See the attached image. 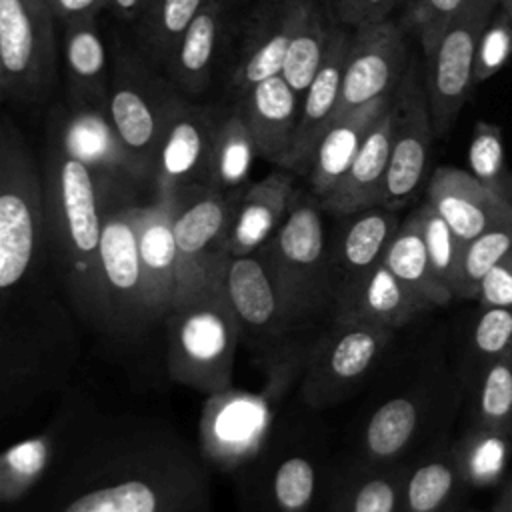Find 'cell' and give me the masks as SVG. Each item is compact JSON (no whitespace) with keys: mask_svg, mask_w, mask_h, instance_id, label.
I'll return each mask as SVG.
<instances>
[{"mask_svg":"<svg viewBox=\"0 0 512 512\" xmlns=\"http://www.w3.org/2000/svg\"><path fill=\"white\" fill-rule=\"evenodd\" d=\"M50 262L46 238L44 180L38 164L10 118L0 130V294L2 308L14 304L22 292L40 282L38 276ZM36 310L54 308L58 302L40 304Z\"/></svg>","mask_w":512,"mask_h":512,"instance_id":"cell-3","label":"cell"},{"mask_svg":"<svg viewBox=\"0 0 512 512\" xmlns=\"http://www.w3.org/2000/svg\"><path fill=\"white\" fill-rule=\"evenodd\" d=\"M394 96L396 94L382 96L352 110L324 132L306 170L310 194L322 200L340 184L366 136L378 118L392 106Z\"/></svg>","mask_w":512,"mask_h":512,"instance_id":"cell-28","label":"cell"},{"mask_svg":"<svg viewBox=\"0 0 512 512\" xmlns=\"http://www.w3.org/2000/svg\"><path fill=\"white\" fill-rule=\"evenodd\" d=\"M406 70V42L394 22L358 26L348 46L336 122L376 98L396 94Z\"/></svg>","mask_w":512,"mask_h":512,"instance_id":"cell-16","label":"cell"},{"mask_svg":"<svg viewBox=\"0 0 512 512\" xmlns=\"http://www.w3.org/2000/svg\"><path fill=\"white\" fill-rule=\"evenodd\" d=\"M500 8H504V10L512 16V0H504V2L500 4Z\"/></svg>","mask_w":512,"mask_h":512,"instance_id":"cell-53","label":"cell"},{"mask_svg":"<svg viewBox=\"0 0 512 512\" xmlns=\"http://www.w3.org/2000/svg\"><path fill=\"white\" fill-rule=\"evenodd\" d=\"M472 420L512 434V354L472 372Z\"/></svg>","mask_w":512,"mask_h":512,"instance_id":"cell-39","label":"cell"},{"mask_svg":"<svg viewBox=\"0 0 512 512\" xmlns=\"http://www.w3.org/2000/svg\"><path fill=\"white\" fill-rule=\"evenodd\" d=\"M392 130H394V102L378 118L370 134L366 136L362 148L358 150L352 166L340 180V184L320 200V206L326 214L342 218L380 206L386 170L390 162L392 148Z\"/></svg>","mask_w":512,"mask_h":512,"instance_id":"cell-26","label":"cell"},{"mask_svg":"<svg viewBox=\"0 0 512 512\" xmlns=\"http://www.w3.org/2000/svg\"><path fill=\"white\" fill-rule=\"evenodd\" d=\"M496 512H512V476H508L506 480H502L500 490H498V498L494 504Z\"/></svg>","mask_w":512,"mask_h":512,"instance_id":"cell-51","label":"cell"},{"mask_svg":"<svg viewBox=\"0 0 512 512\" xmlns=\"http://www.w3.org/2000/svg\"><path fill=\"white\" fill-rule=\"evenodd\" d=\"M26 512H214L210 464L164 420L80 410Z\"/></svg>","mask_w":512,"mask_h":512,"instance_id":"cell-1","label":"cell"},{"mask_svg":"<svg viewBox=\"0 0 512 512\" xmlns=\"http://www.w3.org/2000/svg\"><path fill=\"white\" fill-rule=\"evenodd\" d=\"M466 2L468 0H416L412 4V22L418 28L426 56L436 48Z\"/></svg>","mask_w":512,"mask_h":512,"instance_id":"cell-46","label":"cell"},{"mask_svg":"<svg viewBox=\"0 0 512 512\" xmlns=\"http://www.w3.org/2000/svg\"><path fill=\"white\" fill-rule=\"evenodd\" d=\"M166 366L174 382L212 396L232 388V370L242 330L222 278L184 292L162 316Z\"/></svg>","mask_w":512,"mask_h":512,"instance_id":"cell-4","label":"cell"},{"mask_svg":"<svg viewBox=\"0 0 512 512\" xmlns=\"http://www.w3.org/2000/svg\"><path fill=\"white\" fill-rule=\"evenodd\" d=\"M254 154L258 152L244 112L230 114L216 132L208 184L222 192L242 186L248 178Z\"/></svg>","mask_w":512,"mask_h":512,"instance_id":"cell-38","label":"cell"},{"mask_svg":"<svg viewBox=\"0 0 512 512\" xmlns=\"http://www.w3.org/2000/svg\"><path fill=\"white\" fill-rule=\"evenodd\" d=\"M350 38L352 36L344 30L334 28L326 58L318 74L302 94L304 98L300 106L298 126L292 146L282 162V168L292 172H306L320 138L336 122Z\"/></svg>","mask_w":512,"mask_h":512,"instance_id":"cell-21","label":"cell"},{"mask_svg":"<svg viewBox=\"0 0 512 512\" xmlns=\"http://www.w3.org/2000/svg\"><path fill=\"white\" fill-rule=\"evenodd\" d=\"M426 86L410 66L394 96V130L380 206L398 210L422 186L434 136Z\"/></svg>","mask_w":512,"mask_h":512,"instance_id":"cell-15","label":"cell"},{"mask_svg":"<svg viewBox=\"0 0 512 512\" xmlns=\"http://www.w3.org/2000/svg\"><path fill=\"white\" fill-rule=\"evenodd\" d=\"M414 2H416V0H410V4H414Z\"/></svg>","mask_w":512,"mask_h":512,"instance_id":"cell-56","label":"cell"},{"mask_svg":"<svg viewBox=\"0 0 512 512\" xmlns=\"http://www.w3.org/2000/svg\"><path fill=\"white\" fill-rule=\"evenodd\" d=\"M468 162L472 168L470 172L480 182L502 194L508 174L504 166V138L500 126L486 120H478L474 124Z\"/></svg>","mask_w":512,"mask_h":512,"instance_id":"cell-44","label":"cell"},{"mask_svg":"<svg viewBox=\"0 0 512 512\" xmlns=\"http://www.w3.org/2000/svg\"><path fill=\"white\" fill-rule=\"evenodd\" d=\"M56 12L48 0H0V84L14 102L40 98L56 70Z\"/></svg>","mask_w":512,"mask_h":512,"instance_id":"cell-11","label":"cell"},{"mask_svg":"<svg viewBox=\"0 0 512 512\" xmlns=\"http://www.w3.org/2000/svg\"><path fill=\"white\" fill-rule=\"evenodd\" d=\"M478 306H512V252L480 282Z\"/></svg>","mask_w":512,"mask_h":512,"instance_id":"cell-47","label":"cell"},{"mask_svg":"<svg viewBox=\"0 0 512 512\" xmlns=\"http://www.w3.org/2000/svg\"><path fill=\"white\" fill-rule=\"evenodd\" d=\"M314 194L296 192L276 234L256 252L292 314L316 328H328L334 310L328 232Z\"/></svg>","mask_w":512,"mask_h":512,"instance_id":"cell-5","label":"cell"},{"mask_svg":"<svg viewBox=\"0 0 512 512\" xmlns=\"http://www.w3.org/2000/svg\"><path fill=\"white\" fill-rule=\"evenodd\" d=\"M340 226L328 236L334 300L340 290L382 262L384 252L400 226L396 210L374 206L340 218Z\"/></svg>","mask_w":512,"mask_h":512,"instance_id":"cell-22","label":"cell"},{"mask_svg":"<svg viewBox=\"0 0 512 512\" xmlns=\"http://www.w3.org/2000/svg\"><path fill=\"white\" fill-rule=\"evenodd\" d=\"M294 186L290 172L276 170L248 186L234 206L230 226V258L256 254L282 226L292 200Z\"/></svg>","mask_w":512,"mask_h":512,"instance_id":"cell-27","label":"cell"},{"mask_svg":"<svg viewBox=\"0 0 512 512\" xmlns=\"http://www.w3.org/2000/svg\"><path fill=\"white\" fill-rule=\"evenodd\" d=\"M398 0H336V14L342 22L352 26H366L384 22V16Z\"/></svg>","mask_w":512,"mask_h":512,"instance_id":"cell-48","label":"cell"},{"mask_svg":"<svg viewBox=\"0 0 512 512\" xmlns=\"http://www.w3.org/2000/svg\"><path fill=\"white\" fill-rule=\"evenodd\" d=\"M120 18H136V16H146L152 0H104Z\"/></svg>","mask_w":512,"mask_h":512,"instance_id":"cell-50","label":"cell"},{"mask_svg":"<svg viewBox=\"0 0 512 512\" xmlns=\"http://www.w3.org/2000/svg\"><path fill=\"white\" fill-rule=\"evenodd\" d=\"M396 330L366 322H330L308 352L300 400L324 410L346 400L376 368Z\"/></svg>","mask_w":512,"mask_h":512,"instance_id":"cell-9","label":"cell"},{"mask_svg":"<svg viewBox=\"0 0 512 512\" xmlns=\"http://www.w3.org/2000/svg\"><path fill=\"white\" fill-rule=\"evenodd\" d=\"M208 0H152L144 24L146 44L156 58L170 62L182 34Z\"/></svg>","mask_w":512,"mask_h":512,"instance_id":"cell-41","label":"cell"},{"mask_svg":"<svg viewBox=\"0 0 512 512\" xmlns=\"http://www.w3.org/2000/svg\"><path fill=\"white\" fill-rule=\"evenodd\" d=\"M98 264L108 334L136 336L160 320L138 250L132 204L104 212Z\"/></svg>","mask_w":512,"mask_h":512,"instance_id":"cell-10","label":"cell"},{"mask_svg":"<svg viewBox=\"0 0 512 512\" xmlns=\"http://www.w3.org/2000/svg\"><path fill=\"white\" fill-rule=\"evenodd\" d=\"M496 10V0H468L436 48L426 56L424 86L438 136L452 128L472 92L478 42Z\"/></svg>","mask_w":512,"mask_h":512,"instance_id":"cell-13","label":"cell"},{"mask_svg":"<svg viewBox=\"0 0 512 512\" xmlns=\"http://www.w3.org/2000/svg\"><path fill=\"white\" fill-rule=\"evenodd\" d=\"M80 408L62 412L46 430L8 446L0 456V502L12 506L34 492L56 464Z\"/></svg>","mask_w":512,"mask_h":512,"instance_id":"cell-29","label":"cell"},{"mask_svg":"<svg viewBox=\"0 0 512 512\" xmlns=\"http://www.w3.org/2000/svg\"><path fill=\"white\" fill-rule=\"evenodd\" d=\"M468 512H478V510H468ZM490 512H496V510H494V508H492V510H490Z\"/></svg>","mask_w":512,"mask_h":512,"instance_id":"cell-54","label":"cell"},{"mask_svg":"<svg viewBox=\"0 0 512 512\" xmlns=\"http://www.w3.org/2000/svg\"><path fill=\"white\" fill-rule=\"evenodd\" d=\"M172 198V220L188 290L222 278L230 260V226L236 200L210 184H188Z\"/></svg>","mask_w":512,"mask_h":512,"instance_id":"cell-12","label":"cell"},{"mask_svg":"<svg viewBox=\"0 0 512 512\" xmlns=\"http://www.w3.org/2000/svg\"><path fill=\"white\" fill-rule=\"evenodd\" d=\"M216 132L218 126L204 108L174 98L156 154L158 196H170L188 184H208Z\"/></svg>","mask_w":512,"mask_h":512,"instance_id":"cell-17","label":"cell"},{"mask_svg":"<svg viewBox=\"0 0 512 512\" xmlns=\"http://www.w3.org/2000/svg\"><path fill=\"white\" fill-rule=\"evenodd\" d=\"M428 410V396L414 388L384 398L362 424L356 458L370 464L402 462L416 444Z\"/></svg>","mask_w":512,"mask_h":512,"instance_id":"cell-23","label":"cell"},{"mask_svg":"<svg viewBox=\"0 0 512 512\" xmlns=\"http://www.w3.org/2000/svg\"><path fill=\"white\" fill-rule=\"evenodd\" d=\"M42 180L52 270L78 318L108 334L98 256L114 184L54 140L46 152Z\"/></svg>","mask_w":512,"mask_h":512,"instance_id":"cell-2","label":"cell"},{"mask_svg":"<svg viewBox=\"0 0 512 512\" xmlns=\"http://www.w3.org/2000/svg\"><path fill=\"white\" fill-rule=\"evenodd\" d=\"M222 286L256 360L266 368L302 362L326 328L298 320L278 294L274 280L258 254L230 258L222 272ZM330 326V324H328Z\"/></svg>","mask_w":512,"mask_h":512,"instance_id":"cell-7","label":"cell"},{"mask_svg":"<svg viewBox=\"0 0 512 512\" xmlns=\"http://www.w3.org/2000/svg\"><path fill=\"white\" fill-rule=\"evenodd\" d=\"M66 70L80 102L106 106L108 100V58L94 16L66 22L64 36Z\"/></svg>","mask_w":512,"mask_h":512,"instance_id":"cell-34","label":"cell"},{"mask_svg":"<svg viewBox=\"0 0 512 512\" xmlns=\"http://www.w3.org/2000/svg\"><path fill=\"white\" fill-rule=\"evenodd\" d=\"M132 218L150 298L162 320L164 312L188 292L174 236L172 198L156 196L150 204H132Z\"/></svg>","mask_w":512,"mask_h":512,"instance_id":"cell-19","label":"cell"},{"mask_svg":"<svg viewBox=\"0 0 512 512\" xmlns=\"http://www.w3.org/2000/svg\"><path fill=\"white\" fill-rule=\"evenodd\" d=\"M332 32L334 26L328 24L326 14L320 12L312 0H308L282 68V78L298 94H304L318 74L326 58Z\"/></svg>","mask_w":512,"mask_h":512,"instance_id":"cell-37","label":"cell"},{"mask_svg":"<svg viewBox=\"0 0 512 512\" xmlns=\"http://www.w3.org/2000/svg\"><path fill=\"white\" fill-rule=\"evenodd\" d=\"M174 96L130 58L116 64L106 112L138 180L152 178L160 134Z\"/></svg>","mask_w":512,"mask_h":512,"instance_id":"cell-14","label":"cell"},{"mask_svg":"<svg viewBox=\"0 0 512 512\" xmlns=\"http://www.w3.org/2000/svg\"><path fill=\"white\" fill-rule=\"evenodd\" d=\"M468 488L452 446L408 464L400 512H452L460 492Z\"/></svg>","mask_w":512,"mask_h":512,"instance_id":"cell-32","label":"cell"},{"mask_svg":"<svg viewBox=\"0 0 512 512\" xmlns=\"http://www.w3.org/2000/svg\"><path fill=\"white\" fill-rule=\"evenodd\" d=\"M306 2L308 0H272L258 16L232 74V84L238 90L248 92L258 82L282 74Z\"/></svg>","mask_w":512,"mask_h":512,"instance_id":"cell-24","label":"cell"},{"mask_svg":"<svg viewBox=\"0 0 512 512\" xmlns=\"http://www.w3.org/2000/svg\"><path fill=\"white\" fill-rule=\"evenodd\" d=\"M298 92L280 76L266 78L246 92L244 116L258 156L282 166L298 126Z\"/></svg>","mask_w":512,"mask_h":512,"instance_id":"cell-30","label":"cell"},{"mask_svg":"<svg viewBox=\"0 0 512 512\" xmlns=\"http://www.w3.org/2000/svg\"><path fill=\"white\" fill-rule=\"evenodd\" d=\"M220 24L222 4L218 0H208L198 16L192 20L188 30L182 34L170 58V66L178 84L186 92H200L208 86Z\"/></svg>","mask_w":512,"mask_h":512,"instance_id":"cell-35","label":"cell"},{"mask_svg":"<svg viewBox=\"0 0 512 512\" xmlns=\"http://www.w3.org/2000/svg\"><path fill=\"white\" fill-rule=\"evenodd\" d=\"M408 464H370L360 458L334 470L326 512H400Z\"/></svg>","mask_w":512,"mask_h":512,"instance_id":"cell-31","label":"cell"},{"mask_svg":"<svg viewBox=\"0 0 512 512\" xmlns=\"http://www.w3.org/2000/svg\"><path fill=\"white\" fill-rule=\"evenodd\" d=\"M382 262L398 280H402L432 308L446 306L450 300H454V294L438 278L430 262L416 212H412L406 220L400 222L396 234L392 236L384 252Z\"/></svg>","mask_w":512,"mask_h":512,"instance_id":"cell-33","label":"cell"},{"mask_svg":"<svg viewBox=\"0 0 512 512\" xmlns=\"http://www.w3.org/2000/svg\"><path fill=\"white\" fill-rule=\"evenodd\" d=\"M502 196H504V198L510 202V206H512V174H508V178H506V184H504Z\"/></svg>","mask_w":512,"mask_h":512,"instance_id":"cell-52","label":"cell"},{"mask_svg":"<svg viewBox=\"0 0 512 512\" xmlns=\"http://www.w3.org/2000/svg\"><path fill=\"white\" fill-rule=\"evenodd\" d=\"M512 354V306H480L468 332L472 372Z\"/></svg>","mask_w":512,"mask_h":512,"instance_id":"cell-43","label":"cell"},{"mask_svg":"<svg viewBox=\"0 0 512 512\" xmlns=\"http://www.w3.org/2000/svg\"><path fill=\"white\" fill-rule=\"evenodd\" d=\"M56 12V18L66 22L90 18L104 4V0H48Z\"/></svg>","mask_w":512,"mask_h":512,"instance_id":"cell-49","label":"cell"},{"mask_svg":"<svg viewBox=\"0 0 512 512\" xmlns=\"http://www.w3.org/2000/svg\"><path fill=\"white\" fill-rule=\"evenodd\" d=\"M468 488L502 484L512 456V434L472 424L452 446Z\"/></svg>","mask_w":512,"mask_h":512,"instance_id":"cell-36","label":"cell"},{"mask_svg":"<svg viewBox=\"0 0 512 512\" xmlns=\"http://www.w3.org/2000/svg\"><path fill=\"white\" fill-rule=\"evenodd\" d=\"M414 212L420 222V230H422V238L430 256V262L438 278L450 288V292L456 298L464 242L452 232V228L428 202H424Z\"/></svg>","mask_w":512,"mask_h":512,"instance_id":"cell-42","label":"cell"},{"mask_svg":"<svg viewBox=\"0 0 512 512\" xmlns=\"http://www.w3.org/2000/svg\"><path fill=\"white\" fill-rule=\"evenodd\" d=\"M512 252V224L496 226L464 244L456 300H476L484 276Z\"/></svg>","mask_w":512,"mask_h":512,"instance_id":"cell-40","label":"cell"},{"mask_svg":"<svg viewBox=\"0 0 512 512\" xmlns=\"http://www.w3.org/2000/svg\"><path fill=\"white\" fill-rule=\"evenodd\" d=\"M302 372V362L278 364L268 368V382L260 392L228 388L208 396L198 430V446L208 464L222 472H238L250 464L278 426L282 394Z\"/></svg>","mask_w":512,"mask_h":512,"instance_id":"cell-8","label":"cell"},{"mask_svg":"<svg viewBox=\"0 0 512 512\" xmlns=\"http://www.w3.org/2000/svg\"><path fill=\"white\" fill-rule=\"evenodd\" d=\"M244 512H312L326 502L334 472L320 436L278 422L264 450L242 470Z\"/></svg>","mask_w":512,"mask_h":512,"instance_id":"cell-6","label":"cell"},{"mask_svg":"<svg viewBox=\"0 0 512 512\" xmlns=\"http://www.w3.org/2000/svg\"><path fill=\"white\" fill-rule=\"evenodd\" d=\"M512 56V16L498 6L492 20L484 28L476 60H474V84H480L492 78L502 70Z\"/></svg>","mask_w":512,"mask_h":512,"instance_id":"cell-45","label":"cell"},{"mask_svg":"<svg viewBox=\"0 0 512 512\" xmlns=\"http://www.w3.org/2000/svg\"><path fill=\"white\" fill-rule=\"evenodd\" d=\"M430 310L426 300L378 262L336 294L332 322H366L400 330Z\"/></svg>","mask_w":512,"mask_h":512,"instance_id":"cell-20","label":"cell"},{"mask_svg":"<svg viewBox=\"0 0 512 512\" xmlns=\"http://www.w3.org/2000/svg\"><path fill=\"white\" fill-rule=\"evenodd\" d=\"M54 142L88 164L110 184L138 180L110 122L106 106L80 102L76 110L62 118Z\"/></svg>","mask_w":512,"mask_h":512,"instance_id":"cell-25","label":"cell"},{"mask_svg":"<svg viewBox=\"0 0 512 512\" xmlns=\"http://www.w3.org/2000/svg\"><path fill=\"white\" fill-rule=\"evenodd\" d=\"M502 2H504V0H496V4H498V6H500V4H502Z\"/></svg>","mask_w":512,"mask_h":512,"instance_id":"cell-55","label":"cell"},{"mask_svg":"<svg viewBox=\"0 0 512 512\" xmlns=\"http://www.w3.org/2000/svg\"><path fill=\"white\" fill-rule=\"evenodd\" d=\"M426 202L464 244L496 226L512 224L510 202L462 168H436L428 180Z\"/></svg>","mask_w":512,"mask_h":512,"instance_id":"cell-18","label":"cell"}]
</instances>
